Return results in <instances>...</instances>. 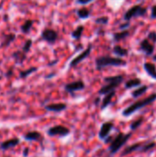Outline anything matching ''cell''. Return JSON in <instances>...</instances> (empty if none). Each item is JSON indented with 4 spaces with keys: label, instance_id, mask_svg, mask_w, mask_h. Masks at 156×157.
<instances>
[{
    "label": "cell",
    "instance_id": "cell-1",
    "mask_svg": "<svg viewBox=\"0 0 156 157\" xmlns=\"http://www.w3.org/2000/svg\"><path fill=\"white\" fill-rule=\"evenodd\" d=\"M96 69L100 71L108 66H125L127 62L120 57H112L109 55L99 56L96 59Z\"/></svg>",
    "mask_w": 156,
    "mask_h": 157
},
{
    "label": "cell",
    "instance_id": "cell-2",
    "mask_svg": "<svg viewBox=\"0 0 156 157\" xmlns=\"http://www.w3.org/2000/svg\"><path fill=\"white\" fill-rule=\"evenodd\" d=\"M156 100V93H154L150 96H148L147 98L142 99V100H138L134 103H132L131 105H130L129 107H127L123 111H122V115L124 117H129L131 115H132L133 113H135L136 111L143 109L144 107H147L149 105H151L152 103H154Z\"/></svg>",
    "mask_w": 156,
    "mask_h": 157
},
{
    "label": "cell",
    "instance_id": "cell-3",
    "mask_svg": "<svg viewBox=\"0 0 156 157\" xmlns=\"http://www.w3.org/2000/svg\"><path fill=\"white\" fill-rule=\"evenodd\" d=\"M131 134H132L131 132H129V133L120 132L118 135H116L115 137H113L112 141L109 144V148H108L109 153L111 155L117 154L122 148V146L127 144V142L130 140Z\"/></svg>",
    "mask_w": 156,
    "mask_h": 157
},
{
    "label": "cell",
    "instance_id": "cell-4",
    "mask_svg": "<svg viewBox=\"0 0 156 157\" xmlns=\"http://www.w3.org/2000/svg\"><path fill=\"white\" fill-rule=\"evenodd\" d=\"M147 13V7H143L141 5H135L131 6L130 9H128L124 16L123 19L125 21H131V19L134 17H144Z\"/></svg>",
    "mask_w": 156,
    "mask_h": 157
},
{
    "label": "cell",
    "instance_id": "cell-5",
    "mask_svg": "<svg viewBox=\"0 0 156 157\" xmlns=\"http://www.w3.org/2000/svg\"><path fill=\"white\" fill-rule=\"evenodd\" d=\"M47 133L50 136H60V137H64L67 136L70 133V130L63 125H56L53 127H51Z\"/></svg>",
    "mask_w": 156,
    "mask_h": 157
},
{
    "label": "cell",
    "instance_id": "cell-6",
    "mask_svg": "<svg viewBox=\"0 0 156 157\" xmlns=\"http://www.w3.org/2000/svg\"><path fill=\"white\" fill-rule=\"evenodd\" d=\"M41 38L45 41H47L48 43L53 44L57 40V39H58V33L54 29H52L46 28L41 32Z\"/></svg>",
    "mask_w": 156,
    "mask_h": 157
},
{
    "label": "cell",
    "instance_id": "cell-7",
    "mask_svg": "<svg viewBox=\"0 0 156 157\" xmlns=\"http://www.w3.org/2000/svg\"><path fill=\"white\" fill-rule=\"evenodd\" d=\"M92 44H89L88 45V47L85 50V51H83L79 55H77L76 57H74L72 61H71V63H70V64H69V66H70V68H73V67H75L77 64H79L81 62H83L87 56H89V54H90V52H91V51H92Z\"/></svg>",
    "mask_w": 156,
    "mask_h": 157
},
{
    "label": "cell",
    "instance_id": "cell-8",
    "mask_svg": "<svg viewBox=\"0 0 156 157\" xmlns=\"http://www.w3.org/2000/svg\"><path fill=\"white\" fill-rule=\"evenodd\" d=\"M85 87H86V85H85L84 81L77 80V81L66 84L64 86V90L66 92H68V93H74V92H76V91L83 90V89H85Z\"/></svg>",
    "mask_w": 156,
    "mask_h": 157
},
{
    "label": "cell",
    "instance_id": "cell-9",
    "mask_svg": "<svg viewBox=\"0 0 156 157\" xmlns=\"http://www.w3.org/2000/svg\"><path fill=\"white\" fill-rule=\"evenodd\" d=\"M113 128H114V123L112 121H107V122L103 123L101 128H100V131L98 132L99 138L101 140H105L109 135V133Z\"/></svg>",
    "mask_w": 156,
    "mask_h": 157
},
{
    "label": "cell",
    "instance_id": "cell-10",
    "mask_svg": "<svg viewBox=\"0 0 156 157\" xmlns=\"http://www.w3.org/2000/svg\"><path fill=\"white\" fill-rule=\"evenodd\" d=\"M140 50L148 56L153 55L154 52V44L150 42L148 39H144L140 42Z\"/></svg>",
    "mask_w": 156,
    "mask_h": 157
},
{
    "label": "cell",
    "instance_id": "cell-11",
    "mask_svg": "<svg viewBox=\"0 0 156 157\" xmlns=\"http://www.w3.org/2000/svg\"><path fill=\"white\" fill-rule=\"evenodd\" d=\"M144 144V142H139V143H136V144H133L131 145H129L127 146L123 152L121 153V156H125V155H128L130 154H132L134 152H139L141 147L143 146V144Z\"/></svg>",
    "mask_w": 156,
    "mask_h": 157
},
{
    "label": "cell",
    "instance_id": "cell-12",
    "mask_svg": "<svg viewBox=\"0 0 156 157\" xmlns=\"http://www.w3.org/2000/svg\"><path fill=\"white\" fill-rule=\"evenodd\" d=\"M67 108L66 104L64 103H54V104H49L45 106V109L48 111H51V112H62L63 110H65Z\"/></svg>",
    "mask_w": 156,
    "mask_h": 157
},
{
    "label": "cell",
    "instance_id": "cell-13",
    "mask_svg": "<svg viewBox=\"0 0 156 157\" xmlns=\"http://www.w3.org/2000/svg\"><path fill=\"white\" fill-rule=\"evenodd\" d=\"M120 84L119 83H107L106 86H103L99 91H98V94L99 95H106V94H108L112 91H115L116 88L120 86Z\"/></svg>",
    "mask_w": 156,
    "mask_h": 157
},
{
    "label": "cell",
    "instance_id": "cell-14",
    "mask_svg": "<svg viewBox=\"0 0 156 157\" xmlns=\"http://www.w3.org/2000/svg\"><path fill=\"white\" fill-rule=\"evenodd\" d=\"M19 139L18 138H12V139H9V140H6L5 142H3L0 145V148L2 150H8L10 148H13L17 145L19 144Z\"/></svg>",
    "mask_w": 156,
    "mask_h": 157
},
{
    "label": "cell",
    "instance_id": "cell-15",
    "mask_svg": "<svg viewBox=\"0 0 156 157\" xmlns=\"http://www.w3.org/2000/svg\"><path fill=\"white\" fill-rule=\"evenodd\" d=\"M24 138L27 141H30V142L36 141V142H39V141H41L42 135L39 132H35L34 131V132H27L24 135Z\"/></svg>",
    "mask_w": 156,
    "mask_h": 157
},
{
    "label": "cell",
    "instance_id": "cell-16",
    "mask_svg": "<svg viewBox=\"0 0 156 157\" xmlns=\"http://www.w3.org/2000/svg\"><path fill=\"white\" fill-rule=\"evenodd\" d=\"M143 68L146 71V73L148 74L149 76H151L152 78H154L156 80V66L155 64L152 63H145L143 64Z\"/></svg>",
    "mask_w": 156,
    "mask_h": 157
},
{
    "label": "cell",
    "instance_id": "cell-17",
    "mask_svg": "<svg viewBox=\"0 0 156 157\" xmlns=\"http://www.w3.org/2000/svg\"><path fill=\"white\" fill-rule=\"evenodd\" d=\"M12 58L17 63H22L27 58V53H25L23 51H17L12 53Z\"/></svg>",
    "mask_w": 156,
    "mask_h": 157
},
{
    "label": "cell",
    "instance_id": "cell-18",
    "mask_svg": "<svg viewBox=\"0 0 156 157\" xmlns=\"http://www.w3.org/2000/svg\"><path fill=\"white\" fill-rule=\"evenodd\" d=\"M115 95H116L115 91H112V92L105 95V97H104V98L102 100V103H101V109H105L111 103V101H112L113 98L115 97Z\"/></svg>",
    "mask_w": 156,
    "mask_h": 157
},
{
    "label": "cell",
    "instance_id": "cell-19",
    "mask_svg": "<svg viewBox=\"0 0 156 157\" xmlns=\"http://www.w3.org/2000/svg\"><path fill=\"white\" fill-rule=\"evenodd\" d=\"M113 53L116 54L118 57L121 58V57H125V56H128L129 54V50L128 49H125L120 45H115L114 48H113Z\"/></svg>",
    "mask_w": 156,
    "mask_h": 157
},
{
    "label": "cell",
    "instance_id": "cell-20",
    "mask_svg": "<svg viewBox=\"0 0 156 157\" xmlns=\"http://www.w3.org/2000/svg\"><path fill=\"white\" fill-rule=\"evenodd\" d=\"M129 35H130V31L128 29L121 30L120 32H116L113 34V40L116 42H119L122 40H125L127 37H129Z\"/></svg>",
    "mask_w": 156,
    "mask_h": 157
},
{
    "label": "cell",
    "instance_id": "cell-21",
    "mask_svg": "<svg viewBox=\"0 0 156 157\" xmlns=\"http://www.w3.org/2000/svg\"><path fill=\"white\" fill-rule=\"evenodd\" d=\"M148 86H139L138 88H136L135 90H133L132 92H131V96H132V98H140V97H142L143 94H145L146 92H147V90H148Z\"/></svg>",
    "mask_w": 156,
    "mask_h": 157
},
{
    "label": "cell",
    "instance_id": "cell-22",
    "mask_svg": "<svg viewBox=\"0 0 156 157\" xmlns=\"http://www.w3.org/2000/svg\"><path fill=\"white\" fill-rule=\"evenodd\" d=\"M142 85V80L140 78H133L125 83V88L126 89H131L133 87H138Z\"/></svg>",
    "mask_w": 156,
    "mask_h": 157
},
{
    "label": "cell",
    "instance_id": "cell-23",
    "mask_svg": "<svg viewBox=\"0 0 156 157\" xmlns=\"http://www.w3.org/2000/svg\"><path fill=\"white\" fill-rule=\"evenodd\" d=\"M16 39V35L13 34V33H10V34H7L4 37V40L3 41L1 42L0 46L1 47H6V46H9L11 42H13Z\"/></svg>",
    "mask_w": 156,
    "mask_h": 157
},
{
    "label": "cell",
    "instance_id": "cell-24",
    "mask_svg": "<svg viewBox=\"0 0 156 157\" xmlns=\"http://www.w3.org/2000/svg\"><path fill=\"white\" fill-rule=\"evenodd\" d=\"M124 80L123 75H115V76H108L104 78L106 83H119L121 84Z\"/></svg>",
    "mask_w": 156,
    "mask_h": 157
},
{
    "label": "cell",
    "instance_id": "cell-25",
    "mask_svg": "<svg viewBox=\"0 0 156 157\" xmlns=\"http://www.w3.org/2000/svg\"><path fill=\"white\" fill-rule=\"evenodd\" d=\"M156 146L155 142H148V143H144L143 144V146L141 147L140 151L141 153H146V152H149V151H152L154 147Z\"/></svg>",
    "mask_w": 156,
    "mask_h": 157
},
{
    "label": "cell",
    "instance_id": "cell-26",
    "mask_svg": "<svg viewBox=\"0 0 156 157\" xmlns=\"http://www.w3.org/2000/svg\"><path fill=\"white\" fill-rule=\"evenodd\" d=\"M76 14L78 16L79 18L81 19H86L90 17V10H88L87 8H85V7H82V8H79L77 11H76Z\"/></svg>",
    "mask_w": 156,
    "mask_h": 157
},
{
    "label": "cell",
    "instance_id": "cell-27",
    "mask_svg": "<svg viewBox=\"0 0 156 157\" xmlns=\"http://www.w3.org/2000/svg\"><path fill=\"white\" fill-rule=\"evenodd\" d=\"M33 23H34V21H33V20H31V19L27 20L24 24H22V25H21V27H20L21 31H22L23 33H25V34L29 33V32L30 31V29H31L32 26H33Z\"/></svg>",
    "mask_w": 156,
    "mask_h": 157
},
{
    "label": "cell",
    "instance_id": "cell-28",
    "mask_svg": "<svg viewBox=\"0 0 156 157\" xmlns=\"http://www.w3.org/2000/svg\"><path fill=\"white\" fill-rule=\"evenodd\" d=\"M84 26L83 25H80V26H78L73 32H72V37L74 39V40H80L81 39V37H82V33H83V31H84Z\"/></svg>",
    "mask_w": 156,
    "mask_h": 157
},
{
    "label": "cell",
    "instance_id": "cell-29",
    "mask_svg": "<svg viewBox=\"0 0 156 157\" xmlns=\"http://www.w3.org/2000/svg\"><path fill=\"white\" fill-rule=\"evenodd\" d=\"M143 121H144L143 118H139V119L133 121L131 123V126H130V127H131V131H136L137 129H139V128L143 125Z\"/></svg>",
    "mask_w": 156,
    "mask_h": 157
},
{
    "label": "cell",
    "instance_id": "cell-30",
    "mask_svg": "<svg viewBox=\"0 0 156 157\" xmlns=\"http://www.w3.org/2000/svg\"><path fill=\"white\" fill-rule=\"evenodd\" d=\"M37 70H38V68L35 67V66H34V67H30V68H29V69L23 71V72H20L19 76H20L21 78H27L29 75H30L31 74H33V73L36 72Z\"/></svg>",
    "mask_w": 156,
    "mask_h": 157
},
{
    "label": "cell",
    "instance_id": "cell-31",
    "mask_svg": "<svg viewBox=\"0 0 156 157\" xmlns=\"http://www.w3.org/2000/svg\"><path fill=\"white\" fill-rule=\"evenodd\" d=\"M109 21V18L108 17H97L96 18L95 22L97 24H100V25H107Z\"/></svg>",
    "mask_w": 156,
    "mask_h": 157
},
{
    "label": "cell",
    "instance_id": "cell-32",
    "mask_svg": "<svg viewBox=\"0 0 156 157\" xmlns=\"http://www.w3.org/2000/svg\"><path fill=\"white\" fill-rule=\"evenodd\" d=\"M31 45H32V40H27L25 44L23 45V48H22V51L25 52V53H28L31 48Z\"/></svg>",
    "mask_w": 156,
    "mask_h": 157
},
{
    "label": "cell",
    "instance_id": "cell-33",
    "mask_svg": "<svg viewBox=\"0 0 156 157\" xmlns=\"http://www.w3.org/2000/svg\"><path fill=\"white\" fill-rule=\"evenodd\" d=\"M148 40H152V43H156V31H152L148 34Z\"/></svg>",
    "mask_w": 156,
    "mask_h": 157
},
{
    "label": "cell",
    "instance_id": "cell-34",
    "mask_svg": "<svg viewBox=\"0 0 156 157\" xmlns=\"http://www.w3.org/2000/svg\"><path fill=\"white\" fill-rule=\"evenodd\" d=\"M130 25H131L130 21H126L125 23L120 25V29H121V30H126V29H128V28L130 27Z\"/></svg>",
    "mask_w": 156,
    "mask_h": 157
},
{
    "label": "cell",
    "instance_id": "cell-35",
    "mask_svg": "<svg viewBox=\"0 0 156 157\" xmlns=\"http://www.w3.org/2000/svg\"><path fill=\"white\" fill-rule=\"evenodd\" d=\"M94 0H76V4L81 5V6H86L91 2H93Z\"/></svg>",
    "mask_w": 156,
    "mask_h": 157
},
{
    "label": "cell",
    "instance_id": "cell-36",
    "mask_svg": "<svg viewBox=\"0 0 156 157\" xmlns=\"http://www.w3.org/2000/svg\"><path fill=\"white\" fill-rule=\"evenodd\" d=\"M151 18L155 19L156 18V5L152 6V11H151Z\"/></svg>",
    "mask_w": 156,
    "mask_h": 157
},
{
    "label": "cell",
    "instance_id": "cell-37",
    "mask_svg": "<svg viewBox=\"0 0 156 157\" xmlns=\"http://www.w3.org/2000/svg\"><path fill=\"white\" fill-rule=\"evenodd\" d=\"M12 74H13V71H12V69H10L9 71H7V73H6V76H11V75H12Z\"/></svg>",
    "mask_w": 156,
    "mask_h": 157
},
{
    "label": "cell",
    "instance_id": "cell-38",
    "mask_svg": "<svg viewBox=\"0 0 156 157\" xmlns=\"http://www.w3.org/2000/svg\"><path fill=\"white\" fill-rule=\"evenodd\" d=\"M28 154H29V149H28V148H26V149H25V151H24V153H23V155H24V156H27V155H28Z\"/></svg>",
    "mask_w": 156,
    "mask_h": 157
}]
</instances>
